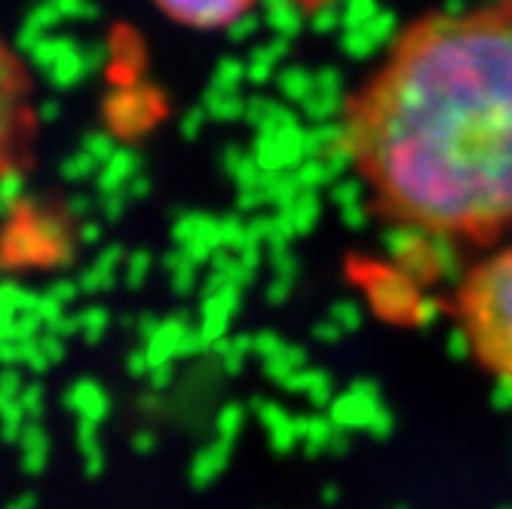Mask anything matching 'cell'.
Masks as SVG:
<instances>
[{
    "instance_id": "277c9868",
    "label": "cell",
    "mask_w": 512,
    "mask_h": 509,
    "mask_svg": "<svg viewBox=\"0 0 512 509\" xmlns=\"http://www.w3.org/2000/svg\"><path fill=\"white\" fill-rule=\"evenodd\" d=\"M160 10L191 28H227L243 19L258 0H157Z\"/></svg>"
},
{
    "instance_id": "3957f363",
    "label": "cell",
    "mask_w": 512,
    "mask_h": 509,
    "mask_svg": "<svg viewBox=\"0 0 512 509\" xmlns=\"http://www.w3.org/2000/svg\"><path fill=\"white\" fill-rule=\"evenodd\" d=\"M37 129L34 83L22 56L0 34V181L31 151V138Z\"/></svg>"
},
{
    "instance_id": "6da1fadb",
    "label": "cell",
    "mask_w": 512,
    "mask_h": 509,
    "mask_svg": "<svg viewBox=\"0 0 512 509\" xmlns=\"http://www.w3.org/2000/svg\"><path fill=\"white\" fill-rule=\"evenodd\" d=\"M338 142L390 227L485 249L512 237V0L402 25L347 96Z\"/></svg>"
},
{
    "instance_id": "7a4b0ae2",
    "label": "cell",
    "mask_w": 512,
    "mask_h": 509,
    "mask_svg": "<svg viewBox=\"0 0 512 509\" xmlns=\"http://www.w3.org/2000/svg\"><path fill=\"white\" fill-rule=\"evenodd\" d=\"M448 313L470 359L512 390V243L467 267L451 292Z\"/></svg>"
}]
</instances>
